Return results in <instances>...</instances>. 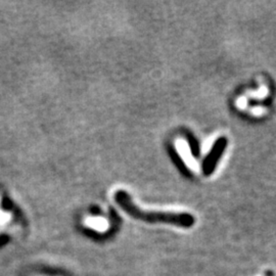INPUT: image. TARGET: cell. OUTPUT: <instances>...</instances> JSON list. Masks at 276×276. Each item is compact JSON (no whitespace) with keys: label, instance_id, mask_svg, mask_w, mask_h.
Wrapping results in <instances>:
<instances>
[{"label":"cell","instance_id":"6da1fadb","mask_svg":"<svg viewBox=\"0 0 276 276\" xmlns=\"http://www.w3.org/2000/svg\"><path fill=\"white\" fill-rule=\"evenodd\" d=\"M115 199L118 205L130 216L136 218L138 220L145 222H159L176 225L180 227H192L195 223V218L187 213L177 212H158L147 211L137 207L132 198L125 192H117L115 195Z\"/></svg>","mask_w":276,"mask_h":276},{"label":"cell","instance_id":"7a4b0ae2","mask_svg":"<svg viewBox=\"0 0 276 276\" xmlns=\"http://www.w3.org/2000/svg\"><path fill=\"white\" fill-rule=\"evenodd\" d=\"M227 139L225 137H220L216 140L212 150L206 157L204 163H202V172L206 176H210L213 174L217 163L221 158L227 145Z\"/></svg>","mask_w":276,"mask_h":276},{"label":"cell","instance_id":"3957f363","mask_svg":"<svg viewBox=\"0 0 276 276\" xmlns=\"http://www.w3.org/2000/svg\"><path fill=\"white\" fill-rule=\"evenodd\" d=\"M84 225L97 232H106L110 228V223L103 217H87L84 220Z\"/></svg>","mask_w":276,"mask_h":276},{"label":"cell","instance_id":"277c9868","mask_svg":"<svg viewBox=\"0 0 276 276\" xmlns=\"http://www.w3.org/2000/svg\"><path fill=\"white\" fill-rule=\"evenodd\" d=\"M10 218H11V215L9 213L0 211V225H4V224L8 223Z\"/></svg>","mask_w":276,"mask_h":276}]
</instances>
